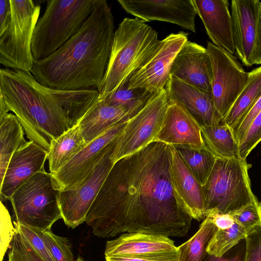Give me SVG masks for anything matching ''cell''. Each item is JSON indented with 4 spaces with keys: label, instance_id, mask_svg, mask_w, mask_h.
Here are the masks:
<instances>
[{
    "label": "cell",
    "instance_id": "7bdbcfd3",
    "mask_svg": "<svg viewBox=\"0 0 261 261\" xmlns=\"http://www.w3.org/2000/svg\"><path fill=\"white\" fill-rule=\"evenodd\" d=\"M254 64H261V2L258 6L256 33L253 53Z\"/></svg>",
    "mask_w": 261,
    "mask_h": 261
},
{
    "label": "cell",
    "instance_id": "d6a6232c",
    "mask_svg": "<svg viewBox=\"0 0 261 261\" xmlns=\"http://www.w3.org/2000/svg\"><path fill=\"white\" fill-rule=\"evenodd\" d=\"M9 249L8 261H44L16 229Z\"/></svg>",
    "mask_w": 261,
    "mask_h": 261
},
{
    "label": "cell",
    "instance_id": "d6986e66",
    "mask_svg": "<svg viewBox=\"0 0 261 261\" xmlns=\"http://www.w3.org/2000/svg\"><path fill=\"white\" fill-rule=\"evenodd\" d=\"M258 0H232L231 16L235 53L243 65L254 64Z\"/></svg>",
    "mask_w": 261,
    "mask_h": 261
},
{
    "label": "cell",
    "instance_id": "8d00e7d4",
    "mask_svg": "<svg viewBox=\"0 0 261 261\" xmlns=\"http://www.w3.org/2000/svg\"><path fill=\"white\" fill-rule=\"evenodd\" d=\"M0 221V261H3L15 234L16 228L14 224H12L7 208L2 202H1Z\"/></svg>",
    "mask_w": 261,
    "mask_h": 261
},
{
    "label": "cell",
    "instance_id": "277c9868",
    "mask_svg": "<svg viewBox=\"0 0 261 261\" xmlns=\"http://www.w3.org/2000/svg\"><path fill=\"white\" fill-rule=\"evenodd\" d=\"M161 40L158 33L137 17L124 18L115 31L111 55L98 99L111 95L128 82L151 57Z\"/></svg>",
    "mask_w": 261,
    "mask_h": 261
},
{
    "label": "cell",
    "instance_id": "74e56055",
    "mask_svg": "<svg viewBox=\"0 0 261 261\" xmlns=\"http://www.w3.org/2000/svg\"><path fill=\"white\" fill-rule=\"evenodd\" d=\"M245 261H261V226L246 235Z\"/></svg>",
    "mask_w": 261,
    "mask_h": 261
},
{
    "label": "cell",
    "instance_id": "ba28073f",
    "mask_svg": "<svg viewBox=\"0 0 261 261\" xmlns=\"http://www.w3.org/2000/svg\"><path fill=\"white\" fill-rule=\"evenodd\" d=\"M10 3V25L0 37V63L8 68L31 72L34 64L32 42L41 8L32 0Z\"/></svg>",
    "mask_w": 261,
    "mask_h": 261
},
{
    "label": "cell",
    "instance_id": "7c38bea8",
    "mask_svg": "<svg viewBox=\"0 0 261 261\" xmlns=\"http://www.w3.org/2000/svg\"><path fill=\"white\" fill-rule=\"evenodd\" d=\"M189 34L171 33L161 40L155 51L128 81L129 89H142L156 93L165 88L174 60L188 40Z\"/></svg>",
    "mask_w": 261,
    "mask_h": 261
},
{
    "label": "cell",
    "instance_id": "44dd1931",
    "mask_svg": "<svg viewBox=\"0 0 261 261\" xmlns=\"http://www.w3.org/2000/svg\"><path fill=\"white\" fill-rule=\"evenodd\" d=\"M177 252V247L168 237L144 232H127L106 243L105 255H151Z\"/></svg>",
    "mask_w": 261,
    "mask_h": 261
},
{
    "label": "cell",
    "instance_id": "52a82bcc",
    "mask_svg": "<svg viewBox=\"0 0 261 261\" xmlns=\"http://www.w3.org/2000/svg\"><path fill=\"white\" fill-rule=\"evenodd\" d=\"M61 191L50 173L37 172L22 184L10 199L15 221L41 230H51L62 219Z\"/></svg>",
    "mask_w": 261,
    "mask_h": 261
},
{
    "label": "cell",
    "instance_id": "7a4b0ae2",
    "mask_svg": "<svg viewBox=\"0 0 261 261\" xmlns=\"http://www.w3.org/2000/svg\"><path fill=\"white\" fill-rule=\"evenodd\" d=\"M0 96L30 141L48 151L50 142L76 125L97 101V89L63 90L41 85L31 72L0 69Z\"/></svg>",
    "mask_w": 261,
    "mask_h": 261
},
{
    "label": "cell",
    "instance_id": "30bf717a",
    "mask_svg": "<svg viewBox=\"0 0 261 261\" xmlns=\"http://www.w3.org/2000/svg\"><path fill=\"white\" fill-rule=\"evenodd\" d=\"M206 49L212 66L214 105L223 121L246 85L249 72L245 71L237 57L227 51L210 41Z\"/></svg>",
    "mask_w": 261,
    "mask_h": 261
},
{
    "label": "cell",
    "instance_id": "e0dca14e",
    "mask_svg": "<svg viewBox=\"0 0 261 261\" xmlns=\"http://www.w3.org/2000/svg\"><path fill=\"white\" fill-rule=\"evenodd\" d=\"M170 76L212 94V66L206 48L188 40L176 55Z\"/></svg>",
    "mask_w": 261,
    "mask_h": 261
},
{
    "label": "cell",
    "instance_id": "ac0fdd59",
    "mask_svg": "<svg viewBox=\"0 0 261 261\" xmlns=\"http://www.w3.org/2000/svg\"><path fill=\"white\" fill-rule=\"evenodd\" d=\"M169 146V170L173 190L186 213L200 221L205 216L202 186L187 167L175 148Z\"/></svg>",
    "mask_w": 261,
    "mask_h": 261
},
{
    "label": "cell",
    "instance_id": "603a6c76",
    "mask_svg": "<svg viewBox=\"0 0 261 261\" xmlns=\"http://www.w3.org/2000/svg\"><path fill=\"white\" fill-rule=\"evenodd\" d=\"M136 114L125 107L112 105L105 99L98 98L78 124L88 144L112 126L127 121Z\"/></svg>",
    "mask_w": 261,
    "mask_h": 261
},
{
    "label": "cell",
    "instance_id": "f35d334b",
    "mask_svg": "<svg viewBox=\"0 0 261 261\" xmlns=\"http://www.w3.org/2000/svg\"><path fill=\"white\" fill-rule=\"evenodd\" d=\"M261 111V96L244 117L232 129L239 144L243 139L252 121Z\"/></svg>",
    "mask_w": 261,
    "mask_h": 261
},
{
    "label": "cell",
    "instance_id": "5bb4252c",
    "mask_svg": "<svg viewBox=\"0 0 261 261\" xmlns=\"http://www.w3.org/2000/svg\"><path fill=\"white\" fill-rule=\"evenodd\" d=\"M128 14L145 22H170L196 33V10L192 0H118Z\"/></svg>",
    "mask_w": 261,
    "mask_h": 261
},
{
    "label": "cell",
    "instance_id": "ab89813d",
    "mask_svg": "<svg viewBox=\"0 0 261 261\" xmlns=\"http://www.w3.org/2000/svg\"><path fill=\"white\" fill-rule=\"evenodd\" d=\"M178 252L151 255H120L106 256V261H178Z\"/></svg>",
    "mask_w": 261,
    "mask_h": 261
},
{
    "label": "cell",
    "instance_id": "8fae6325",
    "mask_svg": "<svg viewBox=\"0 0 261 261\" xmlns=\"http://www.w3.org/2000/svg\"><path fill=\"white\" fill-rule=\"evenodd\" d=\"M115 143L86 177L61 191L59 203L62 219L68 227L74 229L85 222L88 211L114 164L112 154Z\"/></svg>",
    "mask_w": 261,
    "mask_h": 261
},
{
    "label": "cell",
    "instance_id": "4fadbf2b",
    "mask_svg": "<svg viewBox=\"0 0 261 261\" xmlns=\"http://www.w3.org/2000/svg\"><path fill=\"white\" fill-rule=\"evenodd\" d=\"M127 121L108 129L87 145L56 173L51 174L57 188L62 191L86 177L113 146Z\"/></svg>",
    "mask_w": 261,
    "mask_h": 261
},
{
    "label": "cell",
    "instance_id": "9c48e42d",
    "mask_svg": "<svg viewBox=\"0 0 261 261\" xmlns=\"http://www.w3.org/2000/svg\"><path fill=\"white\" fill-rule=\"evenodd\" d=\"M169 98L165 88L154 94L143 108L127 121L115 139L112 154L114 163L155 142Z\"/></svg>",
    "mask_w": 261,
    "mask_h": 261
},
{
    "label": "cell",
    "instance_id": "9a60e30c",
    "mask_svg": "<svg viewBox=\"0 0 261 261\" xmlns=\"http://www.w3.org/2000/svg\"><path fill=\"white\" fill-rule=\"evenodd\" d=\"M155 141L174 147L207 148L200 124L180 102L170 96Z\"/></svg>",
    "mask_w": 261,
    "mask_h": 261
},
{
    "label": "cell",
    "instance_id": "4316f807",
    "mask_svg": "<svg viewBox=\"0 0 261 261\" xmlns=\"http://www.w3.org/2000/svg\"><path fill=\"white\" fill-rule=\"evenodd\" d=\"M261 96V66L249 72L246 85L222 123L231 129L244 117Z\"/></svg>",
    "mask_w": 261,
    "mask_h": 261
},
{
    "label": "cell",
    "instance_id": "d590c367",
    "mask_svg": "<svg viewBox=\"0 0 261 261\" xmlns=\"http://www.w3.org/2000/svg\"><path fill=\"white\" fill-rule=\"evenodd\" d=\"M261 141V111L254 118L243 139L239 144V156L246 160Z\"/></svg>",
    "mask_w": 261,
    "mask_h": 261
},
{
    "label": "cell",
    "instance_id": "6da1fadb",
    "mask_svg": "<svg viewBox=\"0 0 261 261\" xmlns=\"http://www.w3.org/2000/svg\"><path fill=\"white\" fill-rule=\"evenodd\" d=\"M169 165V146L158 141L114 163L87 215L93 234L185 236L193 218L173 190Z\"/></svg>",
    "mask_w": 261,
    "mask_h": 261
},
{
    "label": "cell",
    "instance_id": "7402d4cb",
    "mask_svg": "<svg viewBox=\"0 0 261 261\" xmlns=\"http://www.w3.org/2000/svg\"><path fill=\"white\" fill-rule=\"evenodd\" d=\"M165 88L169 95L180 102L201 126L222 123L212 94L170 76Z\"/></svg>",
    "mask_w": 261,
    "mask_h": 261
},
{
    "label": "cell",
    "instance_id": "e575fe53",
    "mask_svg": "<svg viewBox=\"0 0 261 261\" xmlns=\"http://www.w3.org/2000/svg\"><path fill=\"white\" fill-rule=\"evenodd\" d=\"M13 224L44 261H55L37 228L15 221Z\"/></svg>",
    "mask_w": 261,
    "mask_h": 261
},
{
    "label": "cell",
    "instance_id": "f6af8a7d",
    "mask_svg": "<svg viewBox=\"0 0 261 261\" xmlns=\"http://www.w3.org/2000/svg\"><path fill=\"white\" fill-rule=\"evenodd\" d=\"M74 261H86L84 259L81 257V256H79Z\"/></svg>",
    "mask_w": 261,
    "mask_h": 261
},
{
    "label": "cell",
    "instance_id": "60d3db41",
    "mask_svg": "<svg viewBox=\"0 0 261 261\" xmlns=\"http://www.w3.org/2000/svg\"><path fill=\"white\" fill-rule=\"evenodd\" d=\"M245 252L246 244L244 239L221 256L208 253L204 261H245Z\"/></svg>",
    "mask_w": 261,
    "mask_h": 261
},
{
    "label": "cell",
    "instance_id": "484cf974",
    "mask_svg": "<svg viewBox=\"0 0 261 261\" xmlns=\"http://www.w3.org/2000/svg\"><path fill=\"white\" fill-rule=\"evenodd\" d=\"M201 128L206 146L217 158H240L239 143L230 127L221 123L203 125Z\"/></svg>",
    "mask_w": 261,
    "mask_h": 261
},
{
    "label": "cell",
    "instance_id": "d4e9b609",
    "mask_svg": "<svg viewBox=\"0 0 261 261\" xmlns=\"http://www.w3.org/2000/svg\"><path fill=\"white\" fill-rule=\"evenodd\" d=\"M22 126L11 113L0 117V182L14 153L27 142Z\"/></svg>",
    "mask_w": 261,
    "mask_h": 261
},
{
    "label": "cell",
    "instance_id": "836d02e7",
    "mask_svg": "<svg viewBox=\"0 0 261 261\" xmlns=\"http://www.w3.org/2000/svg\"><path fill=\"white\" fill-rule=\"evenodd\" d=\"M230 215L248 233L261 226V204L259 202L247 205Z\"/></svg>",
    "mask_w": 261,
    "mask_h": 261
},
{
    "label": "cell",
    "instance_id": "5b68a950",
    "mask_svg": "<svg viewBox=\"0 0 261 261\" xmlns=\"http://www.w3.org/2000/svg\"><path fill=\"white\" fill-rule=\"evenodd\" d=\"M96 0H48L33 34L34 61L46 58L68 42L93 11Z\"/></svg>",
    "mask_w": 261,
    "mask_h": 261
},
{
    "label": "cell",
    "instance_id": "3957f363",
    "mask_svg": "<svg viewBox=\"0 0 261 261\" xmlns=\"http://www.w3.org/2000/svg\"><path fill=\"white\" fill-rule=\"evenodd\" d=\"M114 17L106 0H96L77 33L31 73L41 85L63 90L97 89L107 69L114 37Z\"/></svg>",
    "mask_w": 261,
    "mask_h": 261
},
{
    "label": "cell",
    "instance_id": "f1b7e54d",
    "mask_svg": "<svg viewBox=\"0 0 261 261\" xmlns=\"http://www.w3.org/2000/svg\"><path fill=\"white\" fill-rule=\"evenodd\" d=\"M184 162L199 183H206L216 163V156L207 148L196 149L175 147Z\"/></svg>",
    "mask_w": 261,
    "mask_h": 261
},
{
    "label": "cell",
    "instance_id": "ffe728a7",
    "mask_svg": "<svg viewBox=\"0 0 261 261\" xmlns=\"http://www.w3.org/2000/svg\"><path fill=\"white\" fill-rule=\"evenodd\" d=\"M206 33L217 47L235 54L231 13L227 0H192Z\"/></svg>",
    "mask_w": 261,
    "mask_h": 261
},
{
    "label": "cell",
    "instance_id": "1f68e13d",
    "mask_svg": "<svg viewBox=\"0 0 261 261\" xmlns=\"http://www.w3.org/2000/svg\"><path fill=\"white\" fill-rule=\"evenodd\" d=\"M37 229L55 261H74L71 245L67 238L57 236L51 230Z\"/></svg>",
    "mask_w": 261,
    "mask_h": 261
},
{
    "label": "cell",
    "instance_id": "b9f144b4",
    "mask_svg": "<svg viewBox=\"0 0 261 261\" xmlns=\"http://www.w3.org/2000/svg\"><path fill=\"white\" fill-rule=\"evenodd\" d=\"M11 20L10 0H0V37L7 31Z\"/></svg>",
    "mask_w": 261,
    "mask_h": 261
},
{
    "label": "cell",
    "instance_id": "83f0119b",
    "mask_svg": "<svg viewBox=\"0 0 261 261\" xmlns=\"http://www.w3.org/2000/svg\"><path fill=\"white\" fill-rule=\"evenodd\" d=\"M217 229L212 220L205 217L196 233L177 247L178 261H204L208 243Z\"/></svg>",
    "mask_w": 261,
    "mask_h": 261
},
{
    "label": "cell",
    "instance_id": "cb8c5ba5",
    "mask_svg": "<svg viewBox=\"0 0 261 261\" xmlns=\"http://www.w3.org/2000/svg\"><path fill=\"white\" fill-rule=\"evenodd\" d=\"M86 145L79 124L53 140L47 156L50 173L58 172Z\"/></svg>",
    "mask_w": 261,
    "mask_h": 261
},
{
    "label": "cell",
    "instance_id": "8992f818",
    "mask_svg": "<svg viewBox=\"0 0 261 261\" xmlns=\"http://www.w3.org/2000/svg\"><path fill=\"white\" fill-rule=\"evenodd\" d=\"M250 167L241 158H217L202 186L206 217L213 214H230L258 202L251 188Z\"/></svg>",
    "mask_w": 261,
    "mask_h": 261
},
{
    "label": "cell",
    "instance_id": "f546056e",
    "mask_svg": "<svg viewBox=\"0 0 261 261\" xmlns=\"http://www.w3.org/2000/svg\"><path fill=\"white\" fill-rule=\"evenodd\" d=\"M248 231L235 222L230 228L217 230L207 247L208 254L221 256L245 239Z\"/></svg>",
    "mask_w": 261,
    "mask_h": 261
},
{
    "label": "cell",
    "instance_id": "ee69618b",
    "mask_svg": "<svg viewBox=\"0 0 261 261\" xmlns=\"http://www.w3.org/2000/svg\"><path fill=\"white\" fill-rule=\"evenodd\" d=\"M206 217H210L217 228L219 229L230 228L235 223L234 220L230 214H213Z\"/></svg>",
    "mask_w": 261,
    "mask_h": 261
},
{
    "label": "cell",
    "instance_id": "4dcf8cb0",
    "mask_svg": "<svg viewBox=\"0 0 261 261\" xmlns=\"http://www.w3.org/2000/svg\"><path fill=\"white\" fill-rule=\"evenodd\" d=\"M128 85V81L103 99L111 105L123 106L137 113L155 93L139 88L129 89Z\"/></svg>",
    "mask_w": 261,
    "mask_h": 261
},
{
    "label": "cell",
    "instance_id": "2e32d148",
    "mask_svg": "<svg viewBox=\"0 0 261 261\" xmlns=\"http://www.w3.org/2000/svg\"><path fill=\"white\" fill-rule=\"evenodd\" d=\"M48 151L32 141H27L13 154L1 182V202L10 200L14 192L37 172L45 171Z\"/></svg>",
    "mask_w": 261,
    "mask_h": 261
}]
</instances>
